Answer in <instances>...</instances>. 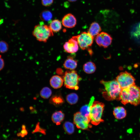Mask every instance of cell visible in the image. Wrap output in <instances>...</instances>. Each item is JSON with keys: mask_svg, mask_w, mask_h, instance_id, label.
Listing matches in <instances>:
<instances>
[{"mask_svg": "<svg viewBox=\"0 0 140 140\" xmlns=\"http://www.w3.org/2000/svg\"><path fill=\"white\" fill-rule=\"evenodd\" d=\"M119 100L123 104L128 103L135 106L140 104V87L134 85L122 89Z\"/></svg>", "mask_w": 140, "mask_h": 140, "instance_id": "obj_1", "label": "cell"}, {"mask_svg": "<svg viewBox=\"0 0 140 140\" xmlns=\"http://www.w3.org/2000/svg\"><path fill=\"white\" fill-rule=\"evenodd\" d=\"M101 83L104 86L106 91L105 95L107 99L119 100L122 89L116 80L108 81L102 80Z\"/></svg>", "mask_w": 140, "mask_h": 140, "instance_id": "obj_2", "label": "cell"}, {"mask_svg": "<svg viewBox=\"0 0 140 140\" xmlns=\"http://www.w3.org/2000/svg\"><path fill=\"white\" fill-rule=\"evenodd\" d=\"M104 106L102 102L97 101L93 102L89 115L90 122L92 124L96 125L104 121L102 117Z\"/></svg>", "mask_w": 140, "mask_h": 140, "instance_id": "obj_3", "label": "cell"}, {"mask_svg": "<svg viewBox=\"0 0 140 140\" xmlns=\"http://www.w3.org/2000/svg\"><path fill=\"white\" fill-rule=\"evenodd\" d=\"M32 34L38 40L44 42L53 35V32L49 26L44 24L43 22L34 26Z\"/></svg>", "mask_w": 140, "mask_h": 140, "instance_id": "obj_4", "label": "cell"}, {"mask_svg": "<svg viewBox=\"0 0 140 140\" xmlns=\"http://www.w3.org/2000/svg\"><path fill=\"white\" fill-rule=\"evenodd\" d=\"M81 78L74 70L66 71L64 75L63 80L65 87L68 89H78L79 82Z\"/></svg>", "mask_w": 140, "mask_h": 140, "instance_id": "obj_5", "label": "cell"}, {"mask_svg": "<svg viewBox=\"0 0 140 140\" xmlns=\"http://www.w3.org/2000/svg\"><path fill=\"white\" fill-rule=\"evenodd\" d=\"M116 80L122 89L135 85V79L130 73L127 71L120 73L116 77Z\"/></svg>", "mask_w": 140, "mask_h": 140, "instance_id": "obj_6", "label": "cell"}, {"mask_svg": "<svg viewBox=\"0 0 140 140\" xmlns=\"http://www.w3.org/2000/svg\"><path fill=\"white\" fill-rule=\"evenodd\" d=\"M72 38L77 41L79 46L83 50L92 46L94 38L88 32H82Z\"/></svg>", "mask_w": 140, "mask_h": 140, "instance_id": "obj_7", "label": "cell"}, {"mask_svg": "<svg viewBox=\"0 0 140 140\" xmlns=\"http://www.w3.org/2000/svg\"><path fill=\"white\" fill-rule=\"evenodd\" d=\"M73 121L74 123L78 129L87 130L92 127V125L89 124L90 120L83 116L80 112H77L74 114Z\"/></svg>", "mask_w": 140, "mask_h": 140, "instance_id": "obj_8", "label": "cell"}, {"mask_svg": "<svg viewBox=\"0 0 140 140\" xmlns=\"http://www.w3.org/2000/svg\"><path fill=\"white\" fill-rule=\"evenodd\" d=\"M95 40L96 43L99 46L106 48L111 44L112 38L108 33L102 32L96 36Z\"/></svg>", "mask_w": 140, "mask_h": 140, "instance_id": "obj_9", "label": "cell"}, {"mask_svg": "<svg viewBox=\"0 0 140 140\" xmlns=\"http://www.w3.org/2000/svg\"><path fill=\"white\" fill-rule=\"evenodd\" d=\"M79 47L77 41L72 38L66 42L63 45L64 49L65 51L71 53L76 52L78 50Z\"/></svg>", "mask_w": 140, "mask_h": 140, "instance_id": "obj_10", "label": "cell"}, {"mask_svg": "<svg viewBox=\"0 0 140 140\" xmlns=\"http://www.w3.org/2000/svg\"><path fill=\"white\" fill-rule=\"evenodd\" d=\"M77 20L75 16L71 13L65 15L62 18V23L65 27L72 28L74 27L76 24Z\"/></svg>", "mask_w": 140, "mask_h": 140, "instance_id": "obj_11", "label": "cell"}, {"mask_svg": "<svg viewBox=\"0 0 140 140\" xmlns=\"http://www.w3.org/2000/svg\"><path fill=\"white\" fill-rule=\"evenodd\" d=\"M63 82V79L60 76L58 75L53 76L50 80V84L51 86L55 89L61 87Z\"/></svg>", "mask_w": 140, "mask_h": 140, "instance_id": "obj_12", "label": "cell"}, {"mask_svg": "<svg viewBox=\"0 0 140 140\" xmlns=\"http://www.w3.org/2000/svg\"><path fill=\"white\" fill-rule=\"evenodd\" d=\"M113 114L115 117L117 119H122L126 117L127 111L124 107L118 106L114 109Z\"/></svg>", "mask_w": 140, "mask_h": 140, "instance_id": "obj_13", "label": "cell"}, {"mask_svg": "<svg viewBox=\"0 0 140 140\" xmlns=\"http://www.w3.org/2000/svg\"><path fill=\"white\" fill-rule=\"evenodd\" d=\"M78 61L72 57L69 56L65 60L63 64L64 67L66 69L73 70L76 68Z\"/></svg>", "mask_w": 140, "mask_h": 140, "instance_id": "obj_14", "label": "cell"}, {"mask_svg": "<svg viewBox=\"0 0 140 140\" xmlns=\"http://www.w3.org/2000/svg\"><path fill=\"white\" fill-rule=\"evenodd\" d=\"M94 100V97L93 96L92 97L88 104L83 106L80 109V112L81 114L89 120V115L91 108Z\"/></svg>", "mask_w": 140, "mask_h": 140, "instance_id": "obj_15", "label": "cell"}, {"mask_svg": "<svg viewBox=\"0 0 140 140\" xmlns=\"http://www.w3.org/2000/svg\"><path fill=\"white\" fill-rule=\"evenodd\" d=\"M101 29L99 24L97 22H94L90 25L88 32L93 38L100 33Z\"/></svg>", "mask_w": 140, "mask_h": 140, "instance_id": "obj_16", "label": "cell"}, {"mask_svg": "<svg viewBox=\"0 0 140 140\" xmlns=\"http://www.w3.org/2000/svg\"><path fill=\"white\" fill-rule=\"evenodd\" d=\"M65 115L61 111H59L54 112L51 116L52 122L57 125H59L64 120Z\"/></svg>", "mask_w": 140, "mask_h": 140, "instance_id": "obj_17", "label": "cell"}, {"mask_svg": "<svg viewBox=\"0 0 140 140\" xmlns=\"http://www.w3.org/2000/svg\"><path fill=\"white\" fill-rule=\"evenodd\" d=\"M96 66L92 62L89 61L85 63L83 66V69L86 73L90 74L94 73L96 70Z\"/></svg>", "mask_w": 140, "mask_h": 140, "instance_id": "obj_18", "label": "cell"}, {"mask_svg": "<svg viewBox=\"0 0 140 140\" xmlns=\"http://www.w3.org/2000/svg\"><path fill=\"white\" fill-rule=\"evenodd\" d=\"M49 26L52 31L54 32H58L62 29L61 22L57 19H54L51 21Z\"/></svg>", "mask_w": 140, "mask_h": 140, "instance_id": "obj_19", "label": "cell"}, {"mask_svg": "<svg viewBox=\"0 0 140 140\" xmlns=\"http://www.w3.org/2000/svg\"><path fill=\"white\" fill-rule=\"evenodd\" d=\"M39 16L40 19L42 20L49 22L51 20L53 15L50 11L46 10L40 13Z\"/></svg>", "mask_w": 140, "mask_h": 140, "instance_id": "obj_20", "label": "cell"}, {"mask_svg": "<svg viewBox=\"0 0 140 140\" xmlns=\"http://www.w3.org/2000/svg\"><path fill=\"white\" fill-rule=\"evenodd\" d=\"M63 128L65 132L68 135H71L74 131V124L71 122L66 121L63 124Z\"/></svg>", "mask_w": 140, "mask_h": 140, "instance_id": "obj_21", "label": "cell"}, {"mask_svg": "<svg viewBox=\"0 0 140 140\" xmlns=\"http://www.w3.org/2000/svg\"><path fill=\"white\" fill-rule=\"evenodd\" d=\"M50 102L51 104L55 106H58L62 104L64 102L62 97L59 95H55L51 98Z\"/></svg>", "mask_w": 140, "mask_h": 140, "instance_id": "obj_22", "label": "cell"}, {"mask_svg": "<svg viewBox=\"0 0 140 140\" xmlns=\"http://www.w3.org/2000/svg\"><path fill=\"white\" fill-rule=\"evenodd\" d=\"M78 97L75 93H72L68 95L66 97V100L69 104H73L76 103L78 101Z\"/></svg>", "mask_w": 140, "mask_h": 140, "instance_id": "obj_23", "label": "cell"}, {"mask_svg": "<svg viewBox=\"0 0 140 140\" xmlns=\"http://www.w3.org/2000/svg\"><path fill=\"white\" fill-rule=\"evenodd\" d=\"M52 94L51 90L49 88L45 87L43 88L40 92V96L44 99H47L49 98Z\"/></svg>", "mask_w": 140, "mask_h": 140, "instance_id": "obj_24", "label": "cell"}, {"mask_svg": "<svg viewBox=\"0 0 140 140\" xmlns=\"http://www.w3.org/2000/svg\"><path fill=\"white\" fill-rule=\"evenodd\" d=\"M8 45L5 41H0V53H4L6 52L8 49Z\"/></svg>", "mask_w": 140, "mask_h": 140, "instance_id": "obj_25", "label": "cell"}, {"mask_svg": "<svg viewBox=\"0 0 140 140\" xmlns=\"http://www.w3.org/2000/svg\"><path fill=\"white\" fill-rule=\"evenodd\" d=\"M42 5L45 6H48L51 5L54 0H41Z\"/></svg>", "mask_w": 140, "mask_h": 140, "instance_id": "obj_26", "label": "cell"}, {"mask_svg": "<svg viewBox=\"0 0 140 140\" xmlns=\"http://www.w3.org/2000/svg\"><path fill=\"white\" fill-rule=\"evenodd\" d=\"M22 130L21 132V135L22 136H24L27 134V132L25 129V126L24 125L22 126Z\"/></svg>", "mask_w": 140, "mask_h": 140, "instance_id": "obj_27", "label": "cell"}, {"mask_svg": "<svg viewBox=\"0 0 140 140\" xmlns=\"http://www.w3.org/2000/svg\"><path fill=\"white\" fill-rule=\"evenodd\" d=\"M4 63L3 59L0 55V71L2 70L4 67Z\"/></svg>", "mask_w": 140, "mask_h": 140, "instance_id": "obj_28", "label": "cell"}, {"mask_svg": "<svg viewBox=\"0 0 140 140\" xmlns=\"http://www.w3.org/2000/svg\"><path fill=\"white\" fill-rule=\"evenodd\" d=\"M77 0H68V1L71 2H74L76 1Z\"/></svg>", "mask_w": 140, "mask_h": 140, "instance_id": "obj_29", "label": "cell"}, {"mask_svg": "<svg viewBox=\"0 0 140 140\" xmlns=\"http://www.w3.org/2000/svg\"><path fill=\"white\" fill-rule=\"evenodd\" d=\"M139 135H140V134H139Z\"/></svg>", "mask_w": 140, "mask_h": 140, "instance_id": "obj_30", "label": "cell"}]
</instances>
